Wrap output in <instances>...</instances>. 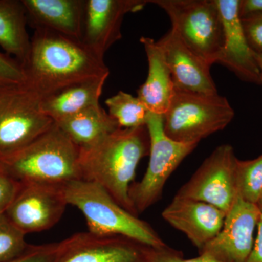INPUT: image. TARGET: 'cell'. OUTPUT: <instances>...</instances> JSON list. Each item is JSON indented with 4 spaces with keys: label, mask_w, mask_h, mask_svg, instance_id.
I'll return each instance as SVG.
<instances>
[{
    "label": "cell",
    "mask_w": 262,
    "mask_h": 262,
    "mask_svg": "<svg viewBox=\"0 0 262 262\" xmlns=\"http://www.w3.org/2000/svg\"><path fill=\"white\" fill-rule=\"evenodd\" d=\"M26 82L41 98L82 81L108 77L104 59L80 40L35 29L22 63Z\"/></svg>",
    "instance_id": "6da1fadb"
},
{
    "label": "cell",
    "mask_w": 262,
    "mask_h": 262,
    "mask_svg": "<svg viewBox=\"0 0 262 262\" xmlns=\"http://www.w3.org/2000/svg\"><path fill=\"white\" fill-rule=\"evenodd\" d=\"M150 141L146 126L120 128L92 145L80 148L82 179L104 188L122 208L136 214L129 188L141 159L149 155Z\"/></svg>",
    "instance_id": "7a4b0ae2"
},
{
    "label": "cell",
    "mask_w": 262,
    "mask_h": 262,
    "mask_svg": "<svg viewBox=\"0 0 262 262\" xmlns=\"http://www.w3.org/2000/svg\"><path fill=\"white\" fill-rule=\"evenodd\" d=\"M80 147L56 124L9 158L0 170L20 183L62 186L82 179Z\"/></svg>",
    "instance_id": "3957f363"
},
{
    "label": "cell",
    "mask_w": 262,
    "mask_h": 262,
    "mask_svg": "<svg viewBox=\"0 0 262 262\" xmlns=\"http://www.w3.org/2000/svg\"><path fill=\"white\" fill-rule=\"evenodd\" d=\"M67 204L78 208L90 233L122 236L158 251L171 249L152 227L114 200L100 184L79 179L62 186Z\"/></svg>",
    "instance_id": "277c9868"
},
{
    "label": "cell",
    "mask_w": 262,
    "mask_h": 262,
    "mask_svg": "<svg viewBox=\"0 0 262 262\" xmlns=\"http://www.w3.org/2000/svg\"><path fill=\"white\" fill-rule=\"evenodd\" d=\"M234 117L233 108L223 96L175 89L163 115L164 130L174 141L198 144L202 139L224 130Z\"/></svg>",
    "instance_id": "5b68a950"
},
{
    "label": "cell",
    "mask_w": 262,
    "mask_h": 262,
    "mask_svg": "<svg viewBox=\"0 0 262 262\" xmlns=\"http://www.w3.org/2000/svg\"><path fill=\"white\" fill-rule=\"evenodd\" d=\"M168 15L181 40L208 65L218 62L225 42L215 0H150Z\"/></svg>",
    "instance_id": "8992f818"
},
{
    "label": "cell",
    "mask_w": 262,
    "mask_h": 262,
    "mask_svg": "<svg viewBox=\"0 0 262 262\" xmlns=\"http://www.w3.org/2000/svg\"><path fill=\"white\" fill-rule=\"evenodd\" d=\"M42 98L27 82L0 84V160L6 159L51 128Z\"/></svg>",
    "instance_id": "52a82bcc"
},
{
    "label": "cell",
    "mask_w": 262,
    "mask_h": 262,
    "mask_svg": "<svg viewBox=\"0 0 262 262\" xmlns=\"http://www.w3.org/2000/svg\"><path fill=\"white\" fill-rule=\"evenodd\" d=\"M146 127L149 136V161L144 177L133 183L128 195L136 214L160 201L165 183L198 144H184L169 138L164 130L163 115L149 113Z\"/></svg>",
    "instance_id": "ba28073f"
},
{
    "label": "cell",
    "mask_w": 262,
    "mask_h": 262,
    "mask_svg": "<svg viewBox=\"0 0 262 262\" xmlns=\"http://www.w3.org/2000/svg\"><path fill=\"white\" fill-rule=\"evenodd\" d=\"M237 159L229 144L215 148L175 196L201 201L228 213L238 196Z\"/></svg>",
    "instance_id": "9c48e42d"
},
{
    "label": "cell",
    "mask_w": 262,
    "mask_h": 262,
    "mask_svg": "<svg viewBox=\"0 0 262 262\" xmlns=\"http://www.w3.org/2000/svg\"><path fill=\"white\" fill-rule=\"evenodd\" d=\"M67 206L60 186L20 183V189L5 214L27 234L54 227L63 216Z\"/></svg>",
    "instance_id": "30bf717a"
},
{
    "label": "cell",
    "mask_w": 262,
    "mask_h": 262,
    "mask_svg": "<svg viewBox=\"0 0 262 262\" xmlns=\"http://www.w3.org/2000/svg\"><path fill=\"white\" fill-rule=\"evenodd\" d=\"M151 249L122 236L80 232L59 242L54 262H149Z\"/></svg>",
    "instance_id": "8fae6325"
},
{
    "label": "cell",
    "mask_w": 262,
    "mask_h": 262,
    "mask_svg": "<svg viewBox=\"0 0 262 262\" xmlns=\"http://www.w3.org/2000/svg\"><path fill=\"white\" fill-rule=\"evenodd\" d=\"M260 215L256 204L237 196L226 214L220 233L200 250V254L222 262H247L254 245L253 232Z\"/></svg>",
    "instance_id": "7c38bea8"
},
{
    "label": "cell",
    "mask_w": 262,
    "mask_h": 262,
    "mask_svg": "<svg viewBox=\"0 0 262 262\" xmlns=\"http://www.w3.org/2000/svg\"><path fill=\"white\" fill-rule=\"evenodd\" d=\"M147 0H85L81 42L100 58L122 38L127 13L140 11Z\"/></svg>",
    "instance_id": "4fadbf2b"
},
{
    "label": "cell",
    "mask_w": 262,
    "mask_h": 262,
    "mask_svg": "<svg viewBox=\"0 0 262 262\" xmlns=\"http://www.w3.org/2000/svg\"><path fill=\"white\" fill-rule=\"evenodd\" d=\"M223 23L225 42L218 62L245 82L261 84L255 53L250 47L239 14V0H215Z\"/></svg>",
    "instance_id": "5bb4252c"
},
{
    "label": "cell",
    "mask_w": 262,
    "mask_h": 262,
    "mask_svg": "<svg viewBox=\"0 0 262 262\" xmlns=\"http://www.w3.org/2000/svg\"><path fill=\"white\" fill-rule=\"evenodd\" d=\"M158 42L165 54L175 89L196 94H218L211 66L190 51L173 29Z\"/></svg>",
    "instance_id": "9a60e30c"
},
{
    "label": "cell",
    "mask_w": 262,
    "mask_h": 262,
    "mask_svg": "<svg viewBox=\"0 0 262 262\" xmlns=\"http://www.w3.org/2000/svg\"><path fill=\"white\" fill-rule=\"evenodd\" d=\"M162 215L172 227L185 234L200 251L220 233L226 213L203 202L174 196Z\"/></svg>",
    "instance_id": "2e32d148"
},
{
    "label": "cell",
    "mask_w": 262,
    "mask_h": 262,
    "mask_svg": "<svg viewBox=\"0 0 262 262\" xmlns=\"http://www.w3.org/2000/svg\"><path fill=\"white\" fill-rule=\"evenodd\" d=\"M27 20L35 29H47L81 41L85 0H21Z\"/></svg>",
    "instance_id": "e0dca14e"
},
{
    "label": "cell",
    "mask_w": 262,
    "mask_h": 262,
    "mask_svg": "<svg viewBox=\"0 0 262 262\" xmlns=\"http://www.w3.org/2000/svg\"><path fill=\"white\" fill-rule=\"evenodd\" d=\"M147 57V78L137 91V97L151 113L163 115L173 97L174 86L163 49L152 38L141 37Z\"/></svg>",
    "instance_id": "ac0fdd59"
},
{
    "label": "cell",
    "mask_w": 262,
    "mask_h": 262,
    "mask_svg": "<svg viewBox=\"0 0 262 262\" xmlns=\"http://www.w3.org/2000/svg\"><path fill=\"white\" fill-rule=\"evenodd\" d=\"M108 77L82 81L42 98L41 108L55 123L99 103Z\"/></svg>",
    "instance_id": "d6986e66"
},
{
    "label": "cell",
    "mask_w": 262,
    "mask_h": 262,
    "mask_svg": "<svg viewBox=\"0 0 262 262\" xmlns=\"http://www.w3.org/2000/svg\"><path fill=\"white\" fill-rule=\"evenodd\" d=\"M55 124L80 148L92 145L120 128L100 103Z\"/></svg>",
    "instance_id": "ffe728a7"
},
{
    "label": "cell",
    "mask_w": 262,
    "mask_h": 262,
    "mask_svg": "<svg viewBox=\"0 0 262 262\" xmlns=\"http://www.w3.org/2000/svg\"><path fill=\"white\" fill-rule=\"evenodd\" d=\"M27 13L22 1L0 0V46L23 63L30 48Z\"/></svg>",
    "instance_id": "44dd1931"
},
{
    "label": "cell",
    "mask_w": 262,
    "mask_h": 262,
    "mask_svg": "<svg viewBox=\"0 0 262 262\" xmlns=\"http://www.w3.org/2000/svg\"><path fill=\"white\" fill-rule=\"evenodd\" d=\"M108 113L118 123L120 128L146 126L149 110L141 100L130 94L119 91L105 101Z\"/></svg>",
    "instance_id": "7402d4cb"
},
{
    "label": "cell",
    "mask_w": 262,
    "mask_h": 262,
    "mask_svg": "<svg viewBox=\"0 0 262 262\" xmlns=\"http://www.w3.org/2000/svg\"><path fill=\"white\" fill-rule=\"evenodd\" d=\"M238 196L256 204L262 191V155L256 159L237 160Z\"/></svg>",
    "instance_id": "603a6c76"
},
{
    "label": "cell",
    "mask_w": 262,
    "mask_h": 262,
    "mask_svg": "<svg viewBox=\"0 0 262 262\" xmlns=\"http://www.w3.org/2000/svg\"><path fill=\"white\" fill-rule=\"evenodd\" d=\"M25 235L5 213L0 215V262L13 261L29 249Z\"/></svg>",
    "instance_id": "cb8c5ba5"
},
{
    "label": "cell",
    "mask_w": 262,
    "mask_h": 262,
    "mask_svg": "<svg viewBox=\"0 0 262 262\" xmlns=\"http://www.w3.org/2000/svg\"><path fill=\"white\" fill-rule=\"evenodd\" d=\"M23 66L8 54L0 52V84L26 82Z\"/></svg>",
    "instance_id": "d4e9b609"
},
{
    "label": "cell",
    "mask_w": 262,
    "mask_h": 262,
    "mask_svg": "<svg viewBox=\"0 0 262 262\" xmlns=\"http://www.w3.org/2000/svg\"><path fill=\"white\" fill-rule=\"evenodd\" d=\"M241 20L250 47L255 53L262 54V13L248 15Z\"/></svg>",
    "instance_id": "484cf974"
},
{
    "label": "cell",
    "mask_w": 262,
    "mask_h": 262,
    "mask_svg": "<svg viewBox=\"0 0 262 262\" xmlns=\"http://www.w3.org/2000/svg\"><path fill=\"white\" fill-rule=\"evenodd\" d=\"M59 243L33 246L24 254L10 262H54Z\"/></svg>",
    "instance_id": "4316f807"
},
{
    "label": "cell",
    "mask_w": 262,
    "mask_h": 262,
    "mask_svg": "<svg viewBox=\"0 0 262 262\" xmlns=\"http://www.w3.org/2000/svg\"><path fill=\"white\" fill-rule=\"evenodd\" d=\"M20 187V182L0 170V215L7 211Z\"/></svg>",
    "instance_id": "83f0119b"
},
{
    "label": "cell",
    "mask_w": 262,
    "mask_h": 262,
    "mask_svg": "<svg viewBox=\"0 0 262 262\" xmlns=\"http://www.w3.org/2000/svg\"><path fill=\"white\" fill-rule=\"evenodd\" d=\"M149 262H222L206 254H200L198 257L185 259L182 257L180 252L176 250L158 251L151 249Z\"/></svg>",
    "instance_id": "f1b7e54d"
},
{
    "label": "cell",
    "mask_w": 262,
    "mask_h": 262,
    "mask_svg": "<svg viewBox=\"0 0 262 262\" xmlns=\"http://www.w3.org/2000/svg\"><path fill=\"white\" fill-rule=\"evenodd\" d=\"M262 13V0H239V14L241 18Z\"/></svg>",
    "instance_id": "f546056e"
},
{
    "label": "cell",
    "mask_w": 262,
    "mask_h": 262,
    "mask_svg": "<svg viewBox=\"0 0 262 262\" xmlns=\"http://www.w3.org/2000/svg\"><path fill=\"white\" fill-rule=\"evenodd\" d=\"M258 233L247 262H262V215L258 222Z\"/></svg>",
    "instance_id": "4dcf8cb0"
},
{
    "label": "cell",
    "mask_w": 262,
    "mask_h": 262,
    "mask_svg": "<svg viewBox=\"0 0 262 262\" xmlns=\"http://www.w3.org/2000/svg\"><path fill=\"white\" fill-rule=\"evenodd\" d=\"M255 56H256V61H257L258 68H259L260 73H261L262 84V54H257V53H255Z\"/></svg>",
    "instance_id": "1f68e13d"
},
{
    "label": "cell",
    "mask_w": 262,
    "mask_h": 262,
    "mask_svg": "<svg viewBox=\"0 0 262 262\" xmlns=\"http://www.w3.org/2000/svg\"><path fill=\"white\" fill-rule=\"evenodd\" d=\"M256 206L258 207V210H259L260 213H261V214L262 215V191L259 196H258V199L257 202H256Z\"/></svg>",
    "instance_id": "d6a6232c"
}]
</instances>
